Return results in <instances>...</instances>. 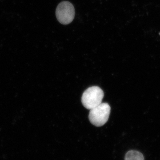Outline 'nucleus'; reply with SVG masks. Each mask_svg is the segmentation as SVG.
Masks as SVG:
<instances>
[{"label": "nucleus", "mask_w": 160, "mask_h": 160, "mask_svg": "<svg viewBox=\"0 0 160 160\" xmlns=\"http://www.w3.org/2000/svg\"><path fill=\"white\" fill-rule=\"evenodd\" d=\"M125 160H145L143 154L137 150H130L127 152Z\"/></svg>", "instance_id": "obj_4"}, {"label": "nucleus", "mask_w": 160, "mask_h": 160, "mask_svg": "<svg viewBox=\"0 0 160 160\" xmlns=\"http://www.w3.org/2000/svg\"><path fill=\"white\" fill-rule=\"evenodd\" d=\"M104 96L103 90L99 87L95 86L89 87L83 92L82 103L86 109L90 110L102 103Z\"/></svg>", "instance_id": "obj_2"}, {"label": "nucleus", "mask_w": 160, "mask_h": 160, "mask_svg": "<svg viewBox=\"0 0 160 160\" xmlns=\"http://www.w3.org/2000/svg\"><path fill=\"white\" fill-rule=\"evenodd\" d=\"M56 15L60 23L63 25H68L74 19V6L67 1L62 2L57 6Z\"/></svg>", "instance_id": "obj_3"}, {"label": "nucleus", "mask_w": 160, "mask_h": 160, "mask_svg": "<svg viewBox=\"0 0 160 160\" xmlns=\"http://www.w3.org/2000/svg\"><path fill=\"white\" fill-rule=\"evenodd\" d=\"M110 110L111 108L107 103H102L90 109L89 118L90 122L97 127L103 126L109 119Z\"/></svg>", "instance_id": "obj_1"}]
</instances>
